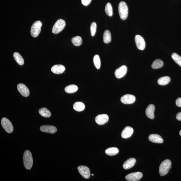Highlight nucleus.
<instances>
[{
  "instance_id": "ddd939ff",
  "label": "nucleus",
  "mask_w": 181,
  "mask_h": 181,
  "mask_svg": "<svg viewBox=\"0 0 181 181\" xmlns=\"http://www.w3.org/2000/svg\"><path fill=\"white\" fill-rule=\"evenodd\" d=\"M127 71V68L125 65H122L117 69L115 72V75L117 78L120 79L126 75Z\"/></svg>"
},
{
  "instance_id": "a878e982",
  "label": "nucleus",
  "mask_w": 181,
  "mask_h": 181,
  "mask_svg": "<svg viewBox=\"0 0 181 181\" xmlns=\"http://www.w3.org/2000/svg\"><path fill=\"white\" fill-rule=\"evenodd\" d=\"M111 40V33L109 30H106L104 32L103 34V40L104 43H108L110 42Z\"/></svg>"
},
{
  "instance_id": "6ab92c4d",
  "label": "nucleus",
  "mask_w": 181,
  "mask_h": 181,
  "mask_svg": "<svg viewBox=\"0 0 181 181\" xmlns=\"http://www.w3.org/2000/svg\"><path fill=\"white\" fill-rule=\"evenodd\" d=\"M136 162V160L134 158H130L125 162L123 165V167L125 169H128L133 167Z\"/></svg>"
},
{
  "instance_id": "b1692460",
  "label": "nucleus",
  "mask_w": 181,
  "mask_h": 181,
  "mask_svg": "<svg viewBox=\"0 0 181 181\" xmlns=\"http://www.w3.org/2000/svg\"><path fill=\"white\" fill-rule=\"evenodd\" d=\"M170 81V79L169 76H165L160 78L158 80V83L162 86L168 84Z\"/></svg>"
},
{
  "instance_id": "f257e3e1",
  "label": "nucleus",
  "mask_w": 181,
  "mask_h": 181,
  "mask_svg": "<svg viewBox=\"0 0 181 181\" xmlns=\"http://www.w3.org/2000/svg\"><path fill=\"white\" fill-rule=\"evenodd\" d=\"M172 167V162L169 159L165 160L161 164L159 172L160 176H164L169 172Z\"/></svg>"
},
{
  "instance_id": "2f4dec72",
  "label": "nucleus",
  "mask_w": 181,
  "mask_h": 181,
  "mask_svg": "<svg viewBox=\"0 0 181 181\" xmlns=\"http://www.w3.org/2000/svg\"><path fill=\"white\" fill-rule=\"evenodd\" d=\"M97 28V25L96 23L93 22L92 23L91 25V33L92 36H94L95 35Z\"/></svg>"
},
{
  "instance_id": "393cba45",
  "label": "nucleus",
  "mask_w": 181,
  "mask_h": 181,
  "mask_svg": "<svg viewBox=\"0 0 181 181\" xmlns=\"http://www.w3.org/2000/svg\"><path fill=\"white\" fill-rule=\"evenodd\" d=\"M39 114L45 118H49L51 116L50 112L46 108H41L39 111Z\"/></svg>"
},
{
  "instance_id": "423d86ee",
  "label": "nucleus",
  "mask_w": 181,
  "mask_h": 181,
  "mask_svg": "<svg viewBox=\"0 0 181 181\" xmlns=\"http://www.w3.org/2000/svg\"><path fill=\"white\" fill-rule=\"evenodd\" d=\"M1 124L2 127L7 133H12L13 131V126L12 122L8 119L5 118H2L1 120Z\"/></svg>"
},
{
  "instance_id": "f3484780",
  "label": "nucleus",
  "mask_w": 181,
  "mask_h": 181,
  "mask_svg": "<svg viewBox=\"0 0 181 181\" xmlns=\"http://www.w3.org/2000/svg\"><path fill=\"white\" fill-rule=\"evenodd\" d=\"M65 68L63 65H55L51 68L52 73L56 74H60L62 73L65 71Z\"/></svg>"
},
{
  "instance_id": "9d476101",
  "label": "nucleus",
  "mask_w": 181,
  "mask_h": 181,
  "mask_svg": "<svg viewBox=\"0 0 181 181\" xmlns=\"http://www.w3.org/2000/svg\"><path fill=\"white\" fill-rule=\"evenodd\" d=\"M121 101L122 103L124 104H132L136 101V97L131 94H126L121 97Z\"/></svg>"
},
{
  "instance_id": "20e7f679",
  "label": "nucleus",
  "mask_w": 181,
  "mask_h": 181,
  "mask_svg": "<svg viewBox=\"0 0 181 181\" xmlns=\"http://www.w3.org/2000/svg\"><path fill=\"white\" fill-rule=\"evenodd\" d=\"M65 25L66 23L64 20L62 19L58 20L53 25L52 32L55 34L58 33L64 28Z\"/></svg>"
},
{
  "instance_id": "1a4fd4ad",
  "label": "nucleus",
  "mask_w": 181,
  "mask_h": 181,
  "mask_svg": "<svg viewBox=\"0 0 181 181\" xmlns=\"http://www.w3.org/2000/svg\"><path fill=\"white\" fill-rule=\"evenodd\" d=\"M142 177V173L137 172L130 173L126 176L125 178L128 181H137L141 179Z\"/></svg>"
},
{
  "instance_id": "f704fd0d",
  "label": "nucleus",
  "mask_w": 181,
  "mask_h": 181,
  "mask_svg": "<svg viewBox=\"0 0 181 181\" xmlns=\"http://www.w3.org/2000/svg\"><path fill=\"white\" fill-rule=\"evenodd\" d=\"M176 118L178 121H181V112L177 114Z\"/></svg>"
},
{
  "instance_id": "473e14b6",
  "label": "nucleus",
  "mask_w": 181,
  "mask_h": 181,
  "mask_svg": "<svg viewBox=\"0 0 181 181\" xmlns=\"http://www.w3.org/2000/svg\"><path fill=\"white\" fill-rule=\"evenodd\" d=\"M92 0H81V3L84 6H87L91 3Z\"/></svg>"
},
{
  "instance_id": "6e6552de",
  "label": "nucleus",
  "mask_w": 181,
  "mask_h": 181,
  "mask_svg": "<svg viewBox=\"0 0 181 181\" xmlns=\"http://www.w3.org/2000/svg\"><path fill=\"white\" fill-rule=\"evenodd\" d=\"M79 172L85 179H88L90 176V169L85 166L81 165L78 168Z\"/></svg>"
},
{
  "instance_id": "7ed1b4c3",
  "label": "nucleus",
  "mask_w": 181,
  "mask_h": 181,
  "mask_svg": "<svg viewBox=\"0 0 181 181\" xmlns=\"http://www.w3.org/2000/svg\"><path fill=\"white\" fill-rule=\"evenodd\" d=\"M118 11L120 17L122 20L126 19L128 15V8L124 1L120 2L118 6Z\"/></svg>"
},
{
  "instance_id": "bb28decb",
  "label": "nucleus",
  "mask_w": 181,
  "mask_h": 181,
  "mask_svg": "<svg viewBox=\"0 0 181 181\" xmlns=\"http://www.w3.org/2000/svg\"><path fill=\"white\" fill-rule=\"evenodd\" d=\"M164 63L160 59L155 60L152 64V68L153 69H158L161 68L164 65Z\"/></svg>"
},
{
  "instance_id": "0eeeda50",
  "label": "nucleus",
  "mask_w": 181,
  "mask_h": 181,
  "mask_svg": "<svg viewBox=\"0 0 181 181\" xmlns=\"http://www.w3.org/2000/svg\"><path fill=\"white\" fill-rule=\"evenodd\" d=\"M135 41L137 47L138 49L142 50L144 49L146 43L143 37L140 35H137L135 37Z\"/></svg>"
},
{
  "instance_id": "c85d7f7f",
  "label": "nucleus",
  "mask_w": 181,
  "mask_h": 181,
  "mask_svg": "<svg viewBox=\"0 0 181 181\" xmlns=\"http://www.w3.org/2000/svg\"><path fill=\"white\" fill-rule=\"evenodd\" d=\"M105 11L108 16L111 17L113 15V9L110 3H107L105 7Z\"/></svg>"
},
{
  "instance_id": "7c9ffc66",
  "label": "nucleus",
  "mask_w": 181,
  "mask_h": 181,
  "mask_svg": "<svg viewBox=\"0 0 181 181\" xmlns=\"http://www.w3.org/2000/svg\"><path fill=\"white\" fill-rule=\"evenodd\" d=\"M172 58L174 62L181 67V57L176 53H172Z\"/></svg>"
},
{
  "instance_id": "4be33fe9",
  "label": "nucleus",
  "mask_w": 181,
  "mask_h": 181,
  "mask_svg": "<svg viewBox=\"0 0 181 181\" xmlns=\"http://www.w3.org/2000/svg\"><path fill=\"white\" fill-rule=\"evenodd\" d=\"M13 56L15 60L19 65H22L24 64V61L23 58L18 52H15Z\"/></svg>"
},
{
  "instance_id": "2eb2a0df",
  "label": "nucleus",
  "mask_w": 181,
  "mask_h": 181,
  "mask_svg": "<svg viewBox=\"0 0 181 181\" xmlns=\"http://www.w3.org/2000/svg\"><path fill=\"white\" fill-rule=\"evenodd\" d=\"M40 129L42 132L52 134L55 133L57 131L55 126L50 125L42 126L40 127Z\"/></svg>"
},
{
  "instance_id": "9b49d317",
  "label": "nucleus",
  "mask_w": 181,
  "mask_h": 181,
  "mask_svg": "<svg viewBox=\"0 0 181 181\" xmlns=\"http://www.w3.org/2000/svg\"><path fill=\"white\" fill-rule=\"evenodd\" d=\"M109 116L106 114L98 115L95 118V121L97 124L102 125L105 124L109 120Z\"/></svg>"
},
{
  "instance_id": "72a5a7b5",
  "label": "nucleus",
  "mask_w": 181,
  "mask_h": 181,
  "mask_svg": "<svg viewBox=\"0 0 181 181\" xmlns=\"http://www.w3.org/2000/svg\"><path fill=\"white\" fill-rule=\"evenodd\" d=\"M176 104L179 107H181V97L178 98L176 101Z\"/></svg>"
},
{
  "instance_id": "412c9836",
  "label": "nucleus",
  "mask_w": 181,
  "mask_h": 181,
  "mask_svg": "<svg viewBox=\"0 0 181 181\" xmlns=\"http://www.w3.org/2000/svg\"><path fill=\"white\" fill-rule=\"evenodd\" d=\"M105 152L107 155L109 156H114L118 153L119 150L116 147H110L106 149Z\"/></svg>"
},
{
  "instance_id": "f03ea898",
  "label": "nucleus",
  "mask_w": 181,
  "mask_h": 181,
  "mask_svg": "<svg viewBox=\"0 0 181 181\" xmlns=\"http://www.w3.org/2000/svg\"><path fill=\"white\" fill-rule=\"evenodd\" d=\"M24 166L28 170H30L33 164V159L31 153L29 150L25 151L24 154Z\"/></svg>"
},
{
  "instance_id": "cd10ccee",
  "label": "nucleus",
  "mask_w": 181,
  "mask_h": 181,
  "mask_svg": "<svg viewBox=\"0 0 181 181\" xmlns=\"http://www.w3.org/2000/svg\"><path fill=\"white\" fill-rule=\"evenodd\" d=\"M73 44L76 46H80L82 43V39L79 36H76L72 39Z\"/></svg>"
},
{
  "instance_id": "a211bd4d",
  "label": "nucleus",
  "mask_w": 181,
  "mask_h": 181,
  "mask_svg": "<svg viewBox=\"0 0 181 181\" xmlns=\"http://www.w3.org/2000/svg\"><path fill=\"white\" fill-rule=\"evenodd\" d=\"M149 139L150 141L154 143H162L164 142V140L162 137L157 134H153L150 135Z\"/></svg>"
},
{
  "instance_id": "c9c22d12",
  "label": "nucleus",
  "mask_w": 181,
  "mask_h": 181,
  "mask_svg": "<svg viewBox=\"0 0 181 181\" xmlns=\"http://www.w3.org/2000/svg\"><path fill=\"white\" fill-rule=\"evenodd\" d=\"M180 136H181V130L180 132Z\"/></svg>"
},
{
  "instance_id": "aec40b11",
  "label": "nucleus",
  "mask_w": 181,
  "mask_h": 181,
  "mask_svg": "<svg viewBox=\"0 0 181 181\" xmlns=\"http://www.w3.org/2000/svg\"><path fill=\"white\" fill-rule=\"evenodd\" d=\"M85 108V104L80 102H76L73 105V109L78 112L83 111Z\"/></svg>"
},
{
  "instance_id": "5701e85b",
  "label": "nucleus",
  "mask_w": 181,
  "mask_h": 181,
  "mask_svg": "<svg viewBox=\"0 0 181 181\" xmlns=\"http://www.w3.org/2000/svg\"><path fill=\"white\" fill-rule=\"evenodd\" d=\"M65 92L68 93H75L78 90V87L75 85H68L65 88Z\"/></svg>"
},
{
  "instance_id": "e433bc0d",
  "label": "nucleus",
  "mask_w": 181,
  "mask_h": 181,
  "mask_svg": "<svg viewBox=\"0 0 181 181\" xmlns=\"http://www.w3.org/2000/svg\"><path fill=\"white\" fill-rule=\"evenodd\" d=\"M92 175L94 176V174H92Z\"/></svg>"
},
{
  "instance_id": "f8f14e48",
  "label": "nucleus",
  "mask_w": 181,
  "mask_h": 181,
  "mask_svg": "<svg viewBox=\"0 0 181 181\" xmlns=\"http://www.w3.org/2000/svg\"><path fill=\"white\" fill-rule=\"evenodd\" d=\"M17 89L19 92L24 97H27L29 96L30 91L29 89L24 84L20 83L17 86Z\"/></svg>"
},
{
  "instance_id": "dca6fc26",
  "label": "nucleus",
  "mask_w": 181,
  "mask_h": 181,
  "mask_svg": "<svg viewBox=\"0 0 181 181\" xmlns=\"http://www.w3.org/2000/svg\"><path fill=\"white\" fill-rule=\"evenodd\" d=\"M155 109V106L152 104H150L147 107L146 110V114L148 118L152 119L154 118Z\"/></svg>"
},
{
  "instance_id": "c756f323",
  "label": "nucleus",
  "mask_w": 181,
  "mask_h": 181,
  "mask_svg": "<svg viewBox=\"0 0 181 181\" xmlns=\"http://www.w3.org/2000/svg\"><path fill=\"white\" fill-rule=\"evenodd\" d=\"M93 62L96 68L99 69L101 67V61L100 57L98 55L94 56L93 58Z\"/></svg>"
},
{
  "instance_id": "39448f33",
  "label": "nucleus",
  "mask_w": 181,
  "mask_h": 181,
  "mask_svg": "<svg viewBox=\"0 0 181 181\" xmlns=\"http://www.w3.org/2000/svg\"><path fill=\"white\" fill-rule=\"evenodd\" d=\"M42 25V23L39 21L35 22L33 24L31 29V34L32 36L36 37L39 35Z\"/></svg>"
},
{
  "instance_id": "4468645a",
  "label": "nucleus",
  "mask_w": 181,
  "mask_h": 181,
  "mask_svg": "<svg viewBox=\"0 0 181 181\" xmlns=\"http://www.w3.org/2000/svg\"><path fill=\"white\" fill-rule=\"evenodd\" d=\"M134 132V129L131 127L127 126L122 131L121 136L124 139H127L130 137Z\"/></svg>"
}]
</instances>
